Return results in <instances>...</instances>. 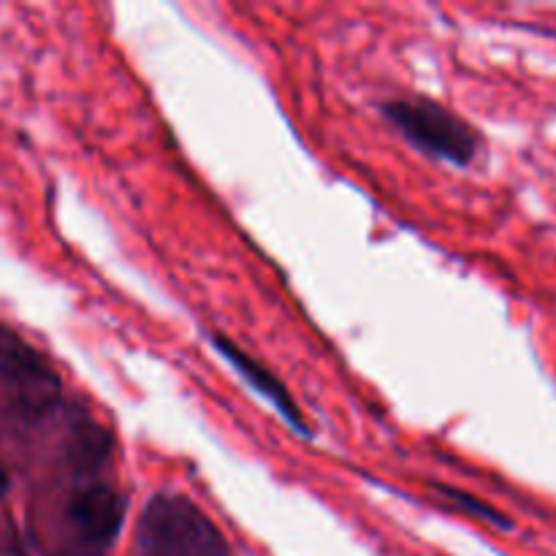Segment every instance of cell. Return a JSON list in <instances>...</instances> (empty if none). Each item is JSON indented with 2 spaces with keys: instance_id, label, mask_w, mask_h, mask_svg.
<instances>
[{
  "instance_id": "6da1fadb",
  "label": "cell",
  "mask_w": 556,
  "mask_h": 556,
  "mask_svg": "<svg viewBox=\"0 0 556 556\" xmlns=\"http://www.w3.org/2000/svg\"><path fill=\"white\" fill-rule=\"evenodd\" d=\"M139 556H231L226 535L185 494H155L136 527Z\"/></svg>"
},
{
  "instance_id": "7a4b0ae2",
  "label": "cell",
  "mask_w": 556,
  "mask_h": 556,
  "mask_svg": "<svg viewBox=\"0 0 556 556\" xmlns=\"http://www.w3.org/2000/svg\"><path fill=\"white\" fill-rule=\"evenodd\" d=\"M383 114L416 150L454 166H470L476 161V130L440 103L427 98H396L383 103Z\"/></svg>"
},
{
  "instance_id": "3957f363",
  "label": "cell",
  "mask_w": 556,
  "mask_h": 556,
  "mask_svg": "<svg viewBox=\"0 0 556 556\" xmlns=\"http://www.w3.org/2000/svg\"><path fill=\"white\" fill-rule=\"evenodd\" d=\"M68 519L87 541L109 543L123 530L125 497L106 483H92L71 494Z\"/></svg>"
},
{
  "instance_id": "277c9868",
  "label": "cell",
  "mask_w": 556,
  "mask_h": 556,
  "mask_svg": "<svg viewBox=\"0 0 556 556\" xmlns=\"http://www.w3.org/2000/svg\"><path fill=\"white\" fill-rule=\"evenodd\" d=\"M212 345H215V351L220 353V356L226 358V362L231 364V367L237 369V372L242 375V378L248 380V383L253 386V389L258 391V394L264 396V400L269 402V405L275 407V410L280 413V416L286 418V421L291 424L296 432H302L304 438H309V427L304 424L302 410H299L296 402L291 400V394H288V389L282 386L280 378H275V375H271L264 364L255 362V358L248 356V353H244L237 342L226 340L223 334H212Z\"/></svg>"
},
{
  "instance_id": "5b68a950",
  "label": "cell",
  "mask_w": 556,
  "mask_h": 556,
  "mask_svg": "<svg viewBox=\"0 0 556 556\" xmlns=\"http://www.w3.org/2000/svg\"><path fill=\"white\" fill-rule=\"evenodd\" d=\"M112 451V438L103 427L92 421H79L71 429V443H68V462L79 472L98 470L103 462L109 459Z\"/></svg>"
},
{
  "instance_id": "8992f818",
  "label": "cell",
  "mask_w": 556,
  "mask_h": 556,
  "mask_svg": "<svg viewBox=\"0 0 556 556\" xmlns=\"http://www.w3.org/2000/svg\"><path fill=\"white\" fill-rule=\"evenodd\" d=\"M438 492L443 494V497H448V503H454L456 508H462L465 514L476 516V519H483L486 525H494V527H503V530H508L510 521L508 516L500 514L497 508H492L489 503H483V500L472 497V494L462 492V489H454V486H438Z\"/></svg>"
},
{
  "instance_id": "52a82bcc",
  "label": "cell",
  "mask_w": 556,
  "mask_h": 556,
  "mask_svg": "<svg viewBox=\"0 0 556 556\" xmlns=\"http://www.w3.org/2000/svg\"><path fill=\"white\" fill-rule=\"evenodd\" d=\"M5 492H9V472H5V467L0 465V497H3Z\"/></svg>"
}]
</instances>
